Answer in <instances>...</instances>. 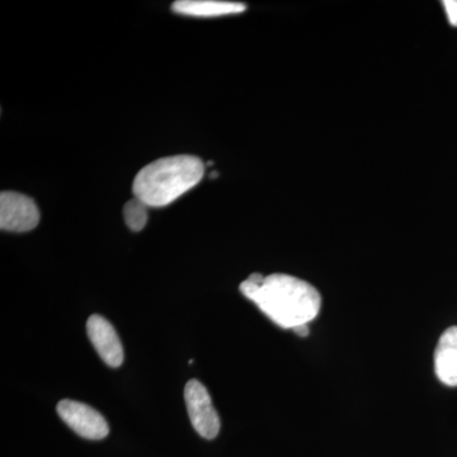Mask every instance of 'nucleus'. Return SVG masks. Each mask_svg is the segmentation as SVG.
<instances>
[{
  "label": "nucleus",
  "instance_id": "obj_1",
  "mask_svg": "<svg viewBox=\"0 0 457 457\" xmlns=\"http://www.w3.org/2000/svg\"><path fill=\"white\" fill-rule=\"evenodd\" d=\"M240 293L284 329L309 324L318 317L321 296L314 286L294 276L273 273L262 285L246 278Z\"/></svg>",
  "mask_w": 457,
  "mask_h": 457
},
{
  "label": "nucleus",
  "instance_id": "obj_2",
  "mask_svg": "<svg viewBox=\"0 0 457 457\" xmlns=\"http://www.w3.org/2000/svg\"><path fill=\"white\" fill-rule=\"evenodd\" d=\"M203 161L194 155L165 156L147 164L134 180L135 197L149 207H163L201 182Z\"/></svg>",
  "mask_w": 457,
  "mask_h": 457
},
{
  "label": "nucleus",
  "instance_id": "obj_3",
  "mask_svg": "<svg viewBox=\"0 0 457 457\" xmlns=\"http://www.w3.org/2000/svg\"><path fill=\"white\" fill-rule=\"evenodd\" d=\"M186 407L189 420L201 437L212 440L220 432V418L213 408L212 396L198 380L188 381L185 387Z\"/></svg>",
  "mask_w": 457,
  "mask_h": 457
},
{
  "label": "nucleus",
  "instance_id": "obj_4",
  "mask_svg": "<svg viewBox=\"0 0 457 457\" xmlns=\"http://www.w3.org/2000/svg\"><path fill=\"white\" fill-rule=\"evenodd\" d=\"M40 212L31 197L20 192L3 191L0 195V228L13 233H26L37 227Z\"/></svg>",
  "mask_w": 457,
  "mask_h": 457
},
{
  "label": "nucleus",
  "instance_id": "obj_5",
  "mask_svg": "<svg viewBox=\"0 0 457 457\" xmlns=\"http://www.w3.org/2000/svg\"><path fill=\"white\" fill-rule=\"evenodd\" d=\"M56 409L66 426L71 427L80 437L98 441L106 438L110 433L107 420L89 405L65 399L57 404Z\"/></svg>",
  "mask_w": 457,
  "mask_h": 457
},
{
  "label": "nucleus",
  "instance_id": "obj_6",
  "mask_svg": "<svg viewBox=\"0 0 457 457\" xmlns=\"http://www.w3.org/2000/svg\"><path fill=\"white\" fill-rule=\"evenodd\" d=\"M87 333L96 351L110 368H120L123 362V348L112 324L101 315H92L87 321Z\"/></svg>",
  "mask_w": 457,
  "mask_h": 457
},
{
  "label": "nucleus",
  "instance_id": "obj_7",
  "mask_svg": "<svg viewBox=\"0 0 457 457\" xmlns=\"http://www.w3.org/2000/svg\"><path fill=\"white\" fill-rule=\"evenodd\" d=\"M435 371L447 386H457V327L445 330L435 352Z\"/></svg>",
  "mask_w": 457,
  "mask_h": 457
},
{
  "label": "nucleus",
  "instance_id": "obj_8",
  "mask_svg": "<svg viewBox=\"0 0 457 457\" xmlns=\"http://www.w3.org/2000/svg\"><path fill=\"white\" fill-rule=\"evenodd\" d=\"M171 9L176 13L189 17H220L245 12L243 3L222 2V0H179Z\"/></svg>",
  "mask_w": 457,
  "mask_h": 457
},
{
  "label": "nucleus",
  "instance_id": "obj_9",
  "mask_svg": "<svg viewBox=\"0 0 457 457\" xmlns=\"http://www.w3.org/2000/svg\"><path fill=\"white\" fill-rule=\"evenodd\" d=\"M147 204L139 198L129 201L123 207V218L132 231H141L147 222Z\"/></svg>",
  "mask_w": 457,
  "mask_h": 457
},
{
  "label": "nucleus",
  "instance_id": "obj_10",
  "mask_svg": "<svg viewBox=\"0 0 457 457\" xmlns=\"http://www.w3.org/2000/svg\"><path fill=\"white\" fill-rule=\"evenodd\" d=\"M451 26L457 27V0H445L442 3Z\"/></svg>",
  "mask_w": 457,
  "mask_h": 457
},
{
  "label": "nucleus",
  "instance_id": "obj_11",
  "mask_svg": "<svg viewBox=\"0 0 457 457\" xmlns=\"http://www.w3.org/2000/svg\"><path fill=\"white\" fill-rule=\"evenodd\" d=\"M293 330L299 337H308L309 336L308 324H303V326L295 327Z\"/></svg>",
  "mask_w": 457,
  "mask_h": 457
}]
</instances>
